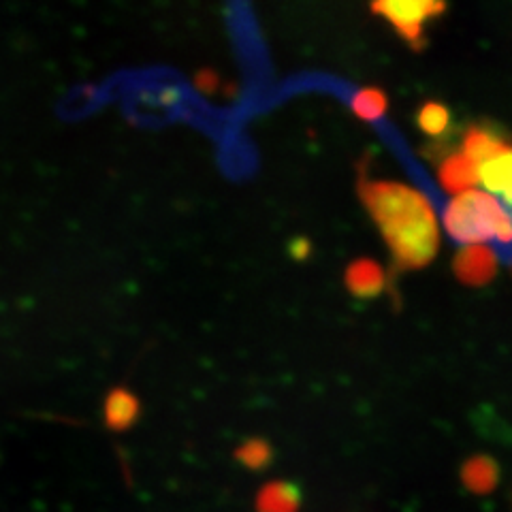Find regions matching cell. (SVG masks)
I'll return each mask as SVG.
<instances>
[{
  "label": "cell",
  "mask_w": 512,
  "mask_h": 512,
  "mask_svg": "<svg viewBox=\"0 0 512 512\" xmlns=\"http://www.w3.org/2000/svg\"><path fill=\"white\" fill-rule=\"evenodd\" d=\"M370 9L382 20H387L410 47L421 50L427 22L440 18L446 5L434 3V0H410V3L384 0V3H374Z\"/></svg>",
  "instance_id": "277c9868"
},
{
  "label": "cell",
  "mask_w": 512,
  "mask_h": 512,
  "mask_svg": "<svg viewBox=\"0 0 512 512\" xmlns=\"http://www.w3.org/2000/svg\"><path fill=\"white\" fill-rule=\"evenodd\" d=\"M476 165L478 184L512 210V143L493 135L485 128L472 126L463 135L461 150Z\"/></svg>",
  "instance_id": "3957f363"
},
{
  "label": "cell",
  "mask_w": 512,
  "mask_h": 512,
  "mask_svg": "<svg viewBox=\"0 0 512 512\" xmlns=\"http://www.w3.org/2000/svg\"><path fill=\"white\" fill-rule=\"evenodd\" d=\"M291 254L295 256V259H306V256L310 254L308 239H295V242L291 244Z\"/></svg>",
  "instance_id": "9a60e30c"
},
{
  "label": "cell",
  "mask_w": 512,
  "mask_h": 512,
  "mask_svg": "<svg viewBox=\"0 0 512 512\" xmlns=\"http://www.w3.org/2000/svg\"><path fill=\"white\" fill-rule=\"evenodd\" d=\"M141 414L139 397L126 387L111 389L105 397L103 419L111 431H126L131 429Z\"/></svg>",
  "instance_id": "52a82bcc"
},
{
  "label": "cell",
  "mask_w": 512,
  "mask_h": 512,
  "mask_svg": "<svg viewBox=\"0 0 512 512\" xmlns=\"http://www.w3.org/2000/svg\"><path fill=\"white\" fill-rule=\"evenodd\" d=\"M350 109L359 120L376 122L389 111V96L387 92L376 86L361 88L359 92H355V96H352Z\"/></svg>",
  "instance_id": "8fae6325"
},
{
  "label": "cell",
  "mask_w": 512,
  "mask_h": 512,
  "mask_svg": "<svg viewBox=\"0 0 512 512\" xmlns=\"http://www.w3.org/2000/svg\"><path fill=\"white\" fill-rule=\"evenodd\" d=\"M301 491L288 480H274L256 495V512H297Z\"/></svg>",
  "instance_id": "9c48e42d"
},
{
  "label": "cell",
  "mask_w": 512,
  "mask_h": 512,
  "mask_svg": "<svg viewBox=\"0 0 512 512\" xmlns=\"http://www.w3.org/2000/svg\"><path fill=\"white\" fill-rule=\"evenodd\" d=\"M448 124H451V114L442 103L429 101L419 111H416V126L429 137H440Z\"/></svg>",
  "instance_id": "4fadbf2b"
},
{
  "label": "cell",
  "mask_w": 512,
  "mask_h": 512,
  "mask_svg": "<svg viewBox=\"0 0 512 512\" xmlns=\"http://www.w3.org/2000/svg\"><path fill=\"white\" fill-rule=\"evenodd\" d=\"M444 229L455 242L483 246L485 242L512 244V220L506 207L485 190L455 195L444 210Z\"/></svg>",
  "instance_id": "7a4b0ae2"
},
{
  "label": "cell",
  "mask_w": 512,
  "mask_h": 512,
  "mask_svg": "<svg viewBox=\"0 0 512 512\" xmlns=\"http://www.w3.org/2000/svg\"><path fill=\"white\" fill-rule=\"evenodd\" d=\"M359 197L399 269H423L436 259L440 227L421 190L393 180H363Z\"/></svg>",
  "instance_id": "6da1fadb"
},
{
  "label": "cell",
  "mask_w": 512,
  "mask_h": 512,
  "mask_svg": "<svg viewBox=\"0 0 512 512\" xmlns=\"http://www.w3.org/2000/svg\"><path fill=\"white\" fill-rule=\"evenodd\" d=\"M195 84L201 92H214L220 86V79L212 69H203V71L197 73Z\"/></svg>",
  "instance_id": "5bb4252c"
},
{
  "label": "cell",
  "mask_w": 512,
  "mask_h": 512,
  "mask_svg": "<svg viewBox=\"0 0 512 512\" xmlns=\"http://www.w3.org/2000/svg\"><path fill=\"white\" fill-rule=\"evenodd\" d=\"M344 284L352 297L374 299L382 295L384 286H387V274L378 261L370 259V256H361L346 267Z\"/></svg>",
  "instance_id": "5b68a950"
},
{
  "label": "cell",
  "mask_w": 512,
  "mask_h": 512,
  "mask_svg": "<svg viewBox=\"0 0 512 512\" xmlns=\"http://www.w3.org/2000/svg\"><path fill=\"white\" fill-rule=\"evenodd\" d=\"M498 478H500L498 463H495L491 457H485V455L468 459L461 468L463 485H466L472 493H478V495L491 493L495 489V485H498Z\"/></svg>",
  "instance_id": "30bf717a"
},
{
  "label": "cell",
  "mask_w": 512,
  "mask_h": 512,
  "mask_svg": "<svg viewBox=\"0 0 512 512\" xmlns=\"http://www.w3.org/2000/svg\"><path fill=\"white\" fill-rule=\"evenodd\" d=\"M235 459L248 470H265L271 459H274V451H271L269 442L261 438H250L237 446Z\"/></svg>",
  "instance_id": "7c38bea8"
},
{
  "label": "cell",
  "mask_w": 512,
  "mask_h": 512,
  "mask_svg": "<svg viewBox=\"0 0 512 512\" xmlns=\"http://www.w3.org/2000/svg\"><path fill=\"white\" fill-rule=\"evenodd\" d=\"M495 267H498V259H495V252L487 246H468L455 256V276L470 286L485 284L493 278Z\"/></svg>",
  "instance_id": "8992f818"
},
{
  "label": "cell",
  "mask_w": 512,
  "mask_h": 512,
  "mask_svg": "<svg viewBox=\"0 0 512 512\" xmlns=\"http://www.w3.org/2000/svg\"><path fill=\"white\" fill-rule=\"evenodd\" d=\"M438 180L446 192L461 195V192L472 190L474 186H478L476 165L463 152L451 154L442 163V167L438 171Z\"/></svg>",
  "instance_id": "ba28073f"
}]
</instances>
